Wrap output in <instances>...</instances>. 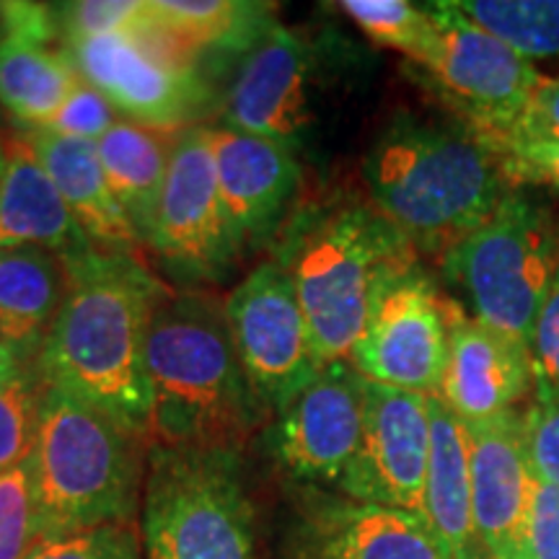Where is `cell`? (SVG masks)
Listing matches in <instances>:
<instances>
[{
  "label": "cell",
  "instance_id": "obj_22",
  "mask_svg": "<svg viewBox=\"0 0 559 559\" xmlns=\"http://www.w3.org/2000/svg\"><path fill=\"white\" fill-rule=\"evenodd\" d=\"M425 521L451 559H487L479 547L472 508L469 451L461 419L430 396V461L425 477Z\"/></svg>",
  "mask_w": 559,
  "mask_h": 559
},
{
  "label": "cell",
  "instance_id": "obj_14",
  "mask_svg": "<svg viewBox=\"0 0 559 559\" xmlns=\"http://www.w3.org/2000/svg\"><path fill=\"white\" fill-rule=\"evenodd\" d=\"M362 389L349 360L330 362L277 412L270 449L290 477L340 489L360 445Z\"/></svg>",
  "mask_w": 559,
  "mask_h": 559
},
{
  "label": "cell",
  "instance_id": "obj_24",
  "mask_svg": "<svg viewBox=\"0 0 559 559\" xmlns=\"http://www.w3.org/2000/svg\"><path fill=\"white\" fill-rule=\"evenodd\" d=\"M177 135L179 132L151 130L120 120L96 143L111 192L143 243H148Z\"/></svg>",
  "mask_w": 559,
  "mask_h": 559
},
{
  "label": "cell",
  "instance_id": "obj_27",
  "mask_svg": "<svg viewBox=\"0 0 559 559\" xmlns=\"http://www.w3.org/2000/svg\"><path fill=\"white\" fill-rule=\"evenodd\" d=\"M481 29L526 60L559 58V0H453Z\"/></svg>",
  "mask_w": 559,
  "mask_h": 559
},
{
  "label": "cell",
  "instance_id": "obj_18",
  "mask_svg": "<svg viewBox=\"0 0 559 559\" xmlns=\"http://www.w3.org/2000/svg\"><path fill=\"white\" fill-rule=\"evenodd\" d=\"M293 559H451V555L423 515L324 495L306 506Z\"/></svg>",
  "mask_w": 559,
  "mask_h": 559
},
{
  "label": "cell",
  "instance_id": "obj_20",
  "mask_svg": "<svg viewBox=\"0 0 559 559\" xmlns=\"http://www.w3.org/2000/svg\"><path fill=\"white\" fill-rule=\"evenodd\" d=\"M5 145L9 164L0 179V249L39 247L62 262L94 247L29 143L19 135L5 140Z\"/></svg>",
  "mask_w": 559,
  "mask_h": 559
},
{
  "label": "cell",
  "instance_id": "obj_6",
  "mask_svg": "<svg viewBox=\"0 0 559 559\" xmlns=\"http://www.w3.org/2000/svg\"><path fill=\"white\" fill-rule=\"evenodd\" d=\"M140 531L145 559H254L239 453L153 443Z\"/></svg>",
  "mask_w": 559,
  "mask_h": 559
},
{
  "label": "cell",
  "instance_id": "obj_17",
  "mask_svg": "<svg viewBox=\"0 0 559 559\" xmlns=\"http://www.w3.org/2000/svg\"><path fill=\"white\" fill-rule=\"evenodd\" d=\"M469 451L472 508L479 547L487 559H515L526 519L531 472L519 412L461 423Z\"/></svg>",
  "mask_w": 559,
  "mask_h": 559
},
{
  "label": "cell",
  "instance_id": "obj_7",
  "mask_svg": "<svg viewBox=\"0 0 559 559\" xmlns=\"http://www.w3.org/2000/svg\"><path fill=\"white\" fill-rule=\"evenodd\" d=\"M443 272L487 330L531 347L559 272V230L539 202L510 192L489 218L443 254Z\"/></svg>",
  "mask_w": 559,
  "mask_h": 559
},
{
  "label": "cell",
  "instance_id": "obj_12",
  "mask_svg": "<svg viewBox=\"0 0 559 559\" xmlns=\"http://www.w3.org/2000/svg\"><path fill=\"white\" fill-rule=\"evenodd\" d=\"M148 243L194 277L223 275L241 251L223 207L210 128H187L177 135Z\"/></svg>",
  "mask_w": 559,
  "mask_h": 559
},
{
  "label": "cell",
  "instance_id": "obj_11",
  "mask_svg": "<svg viewBox=\"0 0 559 559\" xmlns=\"http://www.w3.org/2000/svg\"><path fill=\"white\" fill-rule=\"evenodd\" d=\"M449 355V304L412 264L383 285L362 326L349 366L381 386L436 396Z\"/></svg>",
  "mask_w": 559,
  "mask_h": 559
},
{
  "label": "cell",
  "instance_id": "obj_8",
  "mask_svg": "<svg viewBox=\"0 0 559 559\" xmlns=\"http://www.w3.org/2000/svg\"><path fill=\"white\" fill-rule=\"evenodd\" d=\"M88 86L107 96L117 115L151 130L177 132L207 99L198 55L156 24L62 45Z\"/></svg>",
  "mask_w": 559,
  "mask_h": 559
},
{
  "label": "cell",
  "instance_id": "obj_40",
  "mask_svg": "<svg viewBox=\"0 0 559 559\" xmlns=\"http://www.w3.org/2000/svg\"><path fill=\"white\" fill-rule=\"evenodd\" d=\"M19 368H21L19 355L13 353L11 347H5L3 342H0V379H3V376L13 373V370H19Z\"/></svg>",
  "mask_w": 559,
  "mask_h": 559
},
{
  "label": "cell",
  "instance_id": "obj_39",
  "mask_svg": "<svg viewBox=\"0 0 559 559\" xmlns=\"http://www.w3.org/2000/svg\"><path fill=\"white\" fill-rule=\"evenodd\" d=\"M0 26L3 37L24 39L32 45L50 47L62 39L60 9L52 3H0Z\"/></svg>",
  "mask_w": 559,
  "mask_h": 559
},
{
  "label": "cell",
  "instance_id": "obj_38",
  "mask_svg": "<svg viewBox=\"0 0 559 559\" xmlns=\"http://www.w3.org/2000/svg\"><path fill=\"white\" fill-rule=\"evenodd\" d=\"M485 135H513L531 140H557L559 143V79L544 75L542 86L531 94V99L513 124L506 130H489Z\"/></svg>",
  "mask_w": 559,
  "mask_h": 559
},
{
  "label": "cell",
  "instance_id": "obj_32",
  "mask_svg": "<svg viewBox=\"0 0 559 559\" xmlns=\"http://www.w3.org/2000/svg\"><path fill=\"white\" fill-rule=\"evenodd\" d=\"M477 132V130H474ZM477 135L500 160L510 185H547L559 190V143L513 135Z\"/></svg>",
  "mask_w": 559,
  "mask_h": 559
},
{
  "label": "cell",
  "instance_id": "obj_10",
  "mask_svg": "<svg viewBox=\"0 0 559 559\" xmlns=\"http://www.w3.org/2000/svg\"><path fill=\"white\" fill-rule=\"evenodd\" d=\"M226 321L247 379L280 412L319 373L309 321L280 262H262L230 290Z\"/></svg>",
  "mask_w": 559,
  "mask_h": 559
},
{
  "label": "cell",
  "instance_id": "obj_5",
  "mask_svg": "<svg viewBox=\"0 0 559 559\" xmlns=\"http://www.w3.org/2000/svg\"><path fill=\"white\" fill-rule=\"evenodd\" d=\"M140 443L79 396L45 386L32 453L41 539L135 526L145 481Z\"/></svg>",
  "mask_w": 559,
  "mask_h": 559
},
{
  "label": "cell",
  "instance_id": "obj_9",
  "mask_svg": "<svg viewBox=\"0 0 559 559\" xmlns=\"http://www.w3.org/2000/svg\"><path fill=\"white\" fill-rule=\"evenodd\" d=\"M428 11L436 29L417 66L466 115L472 130H506L544 75L513 47L466 19L456 3H428Z\"/></svg>",
  "mask_w": 559,
  "mask_h": 559
},
{
  "label": "cell",
  "instance_id": "obj_21",
  "mask_svg": "<svg viewBox=\"0 0 559 559\" xmlns=\"http://www.w3.org/2000/svg\"><path fill=\"white\" fill-rule=\"evenodd\" d=\"M21 138L29 143L34 156L50 174L52 185L73 210L75 221L94 247L132 254L138 243H143L111 192L96 143L62 138L50 130H24Z\"/></svg>",
  "mask_w": 559,
  "mask_h": 559
},
{
  "label": "cell",
  "instance_id": "obj_42",
  "mask_svg": "<svg viewBox=\"0 0 559 559\" xmlns=\"http://www.w3.org/2000/svg\"><path fill=\"white\" fill-rule=\"evenodd\" d=\"M0 41H3V26H0Z\"/></svg>",
  "mask_w": 559,
  "mask_h": 559
},
{
  "label": "cell",
  "instance_id": "obj_3",
  "mask_svg": "<svg viewBox=\"0 0 559 559\" xmlns=\"http://www.w3.org/2000/svg\"><path fill=\"white\" fill-rule=\"evenodd\" d=\"M153 443L236 451L264 423L226 311L200 296L164 293L151 319L148 347Z\"/></svg>",
  "mask_w": 559,
  "mask_h": 559
},
{
  "label": "cell",
  "instance_id": "obj_34",
  "mask_svg": "<svg viewBox=\"0 0 559 559\" xmlns=\"http://www.w3.org/2000/svg\"><path fill=\"white\" fill-rule=\"evenodd\" d=\"M515 559H559V487L531 479Z\"/></svg>",
  "mask_w": 559,
  "mask_h": 559
},
{
  "label": "cell",
  "instance_id": "obj_23",
  "mask_svg": "<svg viewBox=\"0 0 559 559\" xmlns=\"http://www.w3.org/2000/svg\"><path fill=\"white\" fill-rule=\"evenodd\" d=\"M68 290L60 257L39 247L0 249V342L21 360L39 355Z\"/></svg>",
  "mask_w": 559,
  "mask_h": 559
},
{
  "label": "cell",
  "instance_id": "obj_41",
  "mask_svg": "<svg viewBox=\"0 0 559 559\" xmlns=\"http://www.w3.org/2000/svg\"><path fill=\"white\" fill-rule=\"evenodd\" d=\"M5 164H9V145H5V140H0V179H3Z\"/></svg>",
  "mask_w": 559,
  "mask_h": 559
},
{
  "label": "cell",
  "instance_id": "obj_19",
  "mask_svg": "<svg viewBox=\"0 0 559 559\" xmlns=\"http://www.w3.org/2000/svg\"><path fill=\"white\" fill-rule=\"evenodd\" d=\"M223 207L243 247L270 236L300 181L296 151L230 128H210Z\"/></svg>",
  "mask_w": 559,
  "mask_h": 559
},
{
  "label": "cell",
  "instance_id": "obj_16",
  "mask_svg": "<svg viewBox=\"0 0 559 559\" xmlns=\"http://www.w3.org/2000/svg\"><path fill=\"white\" fill-rule=\"evenodd\" d=\"M536 389L531 347L487 330L449 304V355L438 400L461 423H485L513 412Z\"/></svg>",
  "mask_w": 559,
  "mask_h": 559
},
{
  "label": "cell",
  "instance_id": "obj_37",
  "mask_svg": "<svg viewBox=\"0 0 559 559\" xmlns=\"http://www.w3.org/2000/svg\"><path fill=\"white\" fill-rule=\"evenodd\" d=\"M536 391L559 396V272L531 334Z\"/></svg>",
  "mask_w": 559,
  "mask_h": 559
},
{
  "label": "cell",
  "instance_id": "obj_30",
  "mask_svg": "<svg viewBox=\"0 0 559 559\" xmlns=\"http://www.w3.org/2000/svg\"><path fill=\"white\" fill-rule=\"evenodd\" d=\"M39 542V500L29 459L0 472V559H29Z\"/></svg>",
  "mask_w": 559,
  "mask_h": 559
},
{
  "label": "cell",
  "instance_id": "obj_1",
  "mask_svg": "<svg viewBox=\"0 0 559 559\" xmlns=\"http://www.w3.org/2000/svg\"><path fill=\"white\" fill-rule=\"evenodd\" d=\"M68 290L37 373L45 386L79 396L138 440L153 438L145 347L164 288L135 254L91 247L62 260Z\"/></svg>",
  "mask_w": 559,
  "mask_h": 559
},
{
  "label": "cell",
  "instance_id": "obj_15",
  "mask_svg": "<svg viewBox=\"0 0 559 559\" xmlns=\"http://www.w3.org/2000/svg\"><path fill=\"white\" fill-rule=\"evenodd\" d=\"M311 50L296 32L272 24L243 52L223 102V128L296 151L311 124Z\"/></svg>",
  "mask_w": 559,
  "mask_h": 559
},
{
  "label": "cell",
  "instance_id": "obj_2",
  "mask_svg": "<svg viewBox=\"0 0 559 559\" xmlns=\"http://www.w3.org/2000/svg\"><path fill=\"white\" fill-rule=\"evenodd\" d=\"M370 205L394 223L412 247L445 254L481 226L508 198L498 156L469 124L402 115L362 160Z\"/></svg>",
  "mask_w": 559,
  "mask_h": 559
},
{
  "label": "cell",
  "instance_id": "obj_35",
  "mask_svg": "<svg viewBox=\"0 0 559 559\" xmlns=\"http://www.w3.org/2000/svg\"><path fill=\"white\" fill-rule=\"evenodd\" d=\"M521 417L531 472L559 487V396L536 391L534 402Z\"/></svg>",
  "mask_w": 559,
  "mask_h": 559
},
{
  "label": "cell",
  "instance_id": "obj_28",
  "mask_svg": "<svg viewBox=\"0 0 559 559\" xmlns=\"http://www.w3.org/2000/svg\"><path fill=\"white\" fill-rule=\"evenodd\" d=\"M340 9L347 19L391 50H400L419 62L432 39V16L428 3L417 5L407 0H342Z\"/></svg>",
  "mask_w": 559,
  "mask_h": 559
},
{
  "label": "cell",
  "instance_id": "obj_26",
  "mask_svg": "<svg viewBox=\"0 0 559 559\" xmlns=\"http://www.w3.org/2000/svg\"><path fill=\"white\" fill-rule=\"evenodd\" d=\"M153 24L181 47L247 52L272 21L270 5L239 0H148Z\"/></svg>",
  "mask_w": 559,
  "mask_h": 559
},
{
  "label": "cell",
  "instance_id": "obj_4",
  "mask_svg": "<svg viewBox=\"0 0 559 559\" xmlns=\"http://www.w3.org/2000/svg\"><path fill=\"white\" fill-rule=\"evenodd\" d=\"M309 321L319 366L347 360L370 306L415 262V247L373 205L306 210L285 228L277 260Z\"/></svg>",
  "mask_w": 559,
  "mask_h": 559
},
{
  "label": "cell",
  "instance_id": "obj_33",
  "mask_svg": "<svg viewBox=\"0 0 559 559\" xmlns=\"http://www.w3.org/2000/svg\"><path fill=\"white\" fill-rule=\"evenodd\" d=\"M29 559H140L135 526H102L41 539Z\"/></svg>",
  "mask_w": 559,
  "mask_h": 559
},
{
  "label": "cell",
  "instance_id": "obj_13",
  "mask_svg": "<svg viewBox=\"0 0 559 559\" xmlns=\"http://www.w3.org/2000/svg\"><path fill=\"white\" fill-rule=\"evenodd\" d=\"M430 461V396L366 379L362 436L342 479L345 498L400 508L425 519Z\"/></svg>",
  "mask_w": 559,
  "mask_h": 559
},
{
  "label": "cell",
  "instance_id": "obj_31",
  "mask_svg": "<svg viewBox=\"0 0 559 559\" xmlns=\"http://www.w3.org/2000/svg\"><path fill=\"white\" fill-rule=\"evenodd\" d=\"M62 45L104 34L138 32L153 24L148 0H79L58 3Z\"/></svg>",
  "mask_w": 559,
  "mask_h": 559
},
{
  "label": "cell",
  "instance_id": "obj_36",
  "mask_svg": "<svg viewBox=\"0 0 559 559\" xmlns=\"http://www.w3.org/2000/svg\"><path fill=\"white\" fill-rule=\"evenodd\" d=\"M117 122H120V115L111 107L107 96L94 86H88L86 81H81L79 88L70 94L66 107L60 109V115L45 130L58 132L62 138L99 143Z\"/></svg>",
  "mask_w": 559,
  "mask_h": 559
},
{
  "label": "cell",
  "instance_id": "obj_25",
  "mask_svg": "<svg viewBox=\"0 0 559 559\" xmlns=\"http://www.w3.org/2000/svg\"><path fill=\"white\" fill-rule=\"evenodd\" d=\"M83 79L66 52L32 41H0V107L24 130H45Z\"/></svg>",
  "mask_w": 559,
  "mask_h": 559
},
{
  "label": "cell",
  "instance_id": "obj_29",
  "mask_svg": "<svg viewBox=\"0 0 559 559\" xmlns=\"http://www.w3.org/2000/svg\"><path fill=\"white\" fill-rule=\"evenodd\" d=\"M45 381L26 368L0 379V472L26 464L37 445Z\"/></svg>",
  "mask_w": 559,
  "mask_h": 559
}]
</instances>
